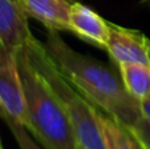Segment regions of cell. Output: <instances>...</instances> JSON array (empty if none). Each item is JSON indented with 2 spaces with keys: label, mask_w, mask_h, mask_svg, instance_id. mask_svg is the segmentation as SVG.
I'll return each mask as SVG.
<instances>
[{
  "label": "cell",
  "mask_w": 150,
  "mask_h": 149,
  "mask_svg": "<svg viewBox=\"0 0 150 149\" xmlns=\"http://www.w3.org/2000/svg\"><path fill=\"white\" fill-rule=\"evenodd\" d=\"M100 129L105 143V149H144L137 137L128 127L96 108Z\"/></svg>",
  "instance_id": "9c48e42d"
},
{
  "label": "cell",
  "mask_w": 150,
  "mask_h": 149,
  "mask_svg": "<svg viewBox=\"0 0 150 149\" xmlns=\"http://www.w3.org/2000/svg\"><path fill=\"white\" fill-rule=\"evenodd\" d=\"M17 58L28 115L25 128L44 149H78L71 123L57 95L34 69L24 48Z\"/></svg>",
  "instance_id": "7a4b0ae2"
},
{
  "label": "cell",
  "mask_w": 150,
  "mask_h": 149,
  "mask_svg": "<svg viewBox=\"0 0 150 149\" xmlns=\"http://www.w3.org/2000/svg\"><path fill=\"white\" fill-rule=\"evenodd\" d=\"M140 108H141V114L150 120V96L146 98V99H144V100H141Z\"/></svg>",
  "instance_id": "4fadbf2b"
},
{
  "label": "cell",
  "mask_w": 150,
  "mask_h": 149,
  "mask_svg": "<svg viewBox=\"0 0 150 149\" xmlns=\"http://www.w3.org/2000/svg\"><path fill=\"white\" fill-rule=\"evenodd\" d=\"M33 37L20 0H0V42L20 50Z\"/></svg>",
  "instance_id": "52a82bcc"
},
{
  "label": "cell",
  "mask_w": 150,
  "mask_h": 149,
  "mask_svg": "<svg viewBox=\"0 0 150 149\" xmlns=\"http://www.w3.org/2000/svg\"><path fill=\"white\" fill-rule=\"evenodd\" d=\"M28 17L40 21L47 31H69V0H20Z\"/></svg>",
  "instance_id": "ba28073f"
},
{
  "label": "cell",
  "mask_w": 150,
  "mask_h": 149,
  "mask_svg": "<svg viewBox=\"0 0 150 149\" xmlns=\"http://www.w3.org/2000/svg\"><path fill=\"white\" fill-rule=\"evenodd\" d=\"M17 54L18 50L0 42V118L26 127L28 115Z\"/></svg>",
  "instance_id": "277c9868"
},
{
  "label": "cell",
  "mask_w": 150,
  "mask_h": 149,
  "mask_svg": "<svg viewBox=\"0 0 150 149\" xmlns=\"http://www.w3.org/2000/svg\"><path fill=\"white\" fill-rule=\"evenodd\" d=\"M129 129L137 137V140L141 143L144 149H150V120L148 118L141 115L138 120Z\"/></svg>",
  "instance_id": "7c38bea8"
},
{
  "label": "cell",
  "mask_w": 150,
  "mask_h": 149,
  "mask_svg": "<svg viewBox=\"0 0 150 149\" xmlns=\"http://www.w3.org/2000/svg\"><path fill=\"white\" fill-rule=\"evenodd\" d=\"M140 3L144 5H150V0H140Z\"/></svg>",
  "instance_id": "5bb4252c"
},
{
  "label": "cell",
  "mask_w": 150,
  "mask_h": 149,
  "mask_svg": "<svg viewBox=\"0 0 150 149\" xmlns=\"http://www.w3.org/2000/svg\"><path fill=\"white\" fill-rule=\"evenodd\" d=\"M69 31L91 45L105 49L109 37V21L83 3L74 1L69 13Z\"/></svg>",
  "instance_id": "8992f818"
},
{
  "label": "cell",
  "mask_w": 150,
  "mask_h": 149,
  "mask_svg": "<svg viewBox=\"0 0 150 149\" xmlns=\"http://www.w3.org/2000/svg\"><path fill=\"white\" fill-rule=\"evenodd\" d=\"M78 149H82V148H80V147H78Z\"/></svg>",
  "instance_id": "e0dca14e"
},
{
  "label": "cell",
  "mask_w": 150,
  "mask_h": 149,
  "mask_svg": "<svg viewBox=\"0 0 150 149\" xmlns=\"http://www.w3.org/2000/svg\"><path fill=\"white\" fill-rule=\"evenodd\" d=\"M44 45L69 82L98 110L128 128L142 115L140 102L127 91L121 77L70 48L59 32L47 31Z\"/></svg>",
  "instance_id": "6da1fadb"
},
{
  "label": "cell",
  "mask_w": 150,
  "mask_h": 149,
  "mask_svg": "<svg viewBox=\"0 0 150 149\" xmlns=\"http://www.w3.org/2000/svg\"><path fill=\"white\" fill-rule=\"evenodd\" d=\"M0 149H3V147H1V141H0Z\"/></svg>",
  "instance_id": "2e32d148"
},
{
  "label": "cell",
  "mask_w": 150,
  "mask_h": 149,
  "mask_svg": "<svg viewBox=\"0 0 150 149\" xmlns=\"http://www.w3.org/2000/svg\"><path fill=\"white\" fill-rule=\"evenodd\" d=\"M70 3H74V1H80V0H69Z\"/></svg>",
  "instance_id": "9a60e30c"
},
{
  "label": "cell",
  "mask_w": 150,
  "mask_h": 149,
  "mask_svg": "<svg viewBox=\"0 0 150 149\" xmlns=\"http://www.w3.org/2000/svg\"><path fill=\"white\" fill-rule=\"evenodd\" d=\"M120 77L127 91L138 102L150 96V66L144 63L119 65Z\"/></svg>",
  "instance_id": "30bf717a"
},
{
  "label": "cell",
  "mask_w": 150,
  "mask_h": 149,
  "mask_svg": "<svg viewBox=\"0 0 150 149\" xmlns=\"http://www.w3.org/2000/svg\"><path fill=\"white\" fill-rule=\"evenodd\" d=\"M5 123L9 127L11 132H12L13 137H15L16 143H17L20 149H44L37 144L34 137H32L30 132L23 124L13 123V121H5Z\"/></svg>",
  "instance_id": "8fae6325"
},
{
  "label": "cell",
  "mask_w": 150,
  "mask_h": 149,
  "mask_svg": "<svg viewBox=\"0 0 150 149\" xmlns=\"http://www.w3.org/2000/svg\"><path fill=\"white\" fill-rule=\"evenodd\" d=\"M105 50L117 63H144L150 66V40L144 33L109 23Z\"/></svg>",
  "instance_id": "5b68a950"
},
{
  "label": "cell",
  "mask_w": 150,
  "mask_h": 149,
  "mask_svg": "<svg viewBox=\"0 0 150 149\" xmlns=\"http://www.w3.org/2000/svg\"><path fill=\"white\" fill-rule=\"evenodd\" d=\"M23 48L34 69L41 74L59 99L71 123L78 145L82 149H105L95 106L91 104L69 82L47 53L45 45L36 37Z\"/></svg>",
  "instance_id": "3957f363"
}]
</instances>
